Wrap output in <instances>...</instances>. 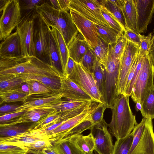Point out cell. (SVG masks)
<instances>
[{"instance_id":"11","label":"cell","mask_w":154,"mask_h":154,"mask_svg":"<svg viewBox=\"0 0 154 154\" xmlns=\"http://www.w3.org/2000/svg\"><path fill=\"white\" fill-rule=\"evenodd\" d=\"M34 13L28 14L23 17L16 27L20 38L23 56H35L34 39Z\"/></svg>"},{"instance_id":"50","label":"cell","mask_w":154,"mask_h":154,"mask_svg":"<svg viewBox=\"0 0 154 154\" xmlns=\"http://www.w3.org/2000/svg\"><path fill=\"white\" fill-rule=\"evenodd\" d=\"M19 1L20 8L26 11L35 10L36 6L40 5L46 1L43 0H24Z\"/></svg>"},{"instance_id":"15","label":"cell","mask_w":154,"mask_h":154,"mask_svg":"<svg viewBox=\"0 0 154 154\" xmlns=\"http://www.w3.org/2000/svg\"><path fill=\"white\" fill-rule=\"evenodd\" d=\"M62 98L61 95L58 93L44 96L41 98L31 99L23 102L17 109L16 112L26 111L36 109H53L54 106L63 102Z\"/></svg>"},{"instance_id":"16","label":"cell","mask_w":154,"mask_h":154,"mask_svg":"<svg viewBox=\"0 0 154 154\" xmlns=\"http://www.w3.org/2000/svg\"><path fill=\"white\" fill-rule=\"evenodd\" d=\"M45 139L48 138L45 129H38L32 130L13 137H0V143L22 147L38 140Z\"/></svg>"},{"instance_id":"33","label":"cell","mask_w":154,"mask_h":154,"mask_svg":"<svg viewBox=\"0 0 154 154\" xmlns=\"http://www.w3.org/2000/svg\"><path fill=\"white\" fill-rule=\"evenodd\" d=\"M133 138L131 132L126 137L116 139L114 145L112 154H128Z\"/></svg>"},{"instance_id":"37","label":"cell","mask_w":154,"mask_h":154,"mask_svg":"<svg viewBox=\"0 0 154 154\" xmlns=\"http://www.w3.org/2000/svg\"><path fill=\"white\" fill-rule=\"evenodd\" d=\"M99 39L98 45L91 49L97 60L105 68L108 54L109 45L100 37Z\"/></svg>"},{"instance_id":"32","label":"cell","mask_w":154,"mask_h":154,"mask_svg":"<svg viewBox=\"0 0 154 154\" xmlns=\"http://www.w3.org/2000/svg\"><path fill=\"white\" fill-rule=\"evenodd\" d=\"M140 111L143 117L151 120L154 119V87L144 100Z\"/></svg>"},{"instance_id":"4","label":"cell","mask_w":154,"mask_h":154,"mask_svg":"<svg viewBox=\"0 0 154 154\" xmlns=\"http://www.w3.org/2000/svg\"><path fill=\"white\" fill-rule=\"evenodd\" d=\"M120 58L114 55L112 45H109L106 65L104 89L102 100L106 108L112 109L118 96L117 87Z\"/></svg>"},{"instance_id":"34","label":"cell","mask_w":154,"mask_h":154,"mask_svg":"<svg viewBox=\"0 0 154 154\" xmlns=\"http://www.w3.org/2000/svg\"><path fill=\"white\" fill-rule=\"evenodd\" d=\"M25 82L27 83L29 87V97L35 95L45 96L58 94L55 93L47 86L38 82L32 80Z\"/></svg>"},{"instance_id":"46","label":"cell","mask_w":154,"mask_h":154,"mask_svg":"<svg viewBox=\"0 0 154 154\" xmlns=\"http://www.w3.org/2000/svg\"><path fill=\"white\" fill-rule=\"evenodd\" d=\"M53 146L51 142L48 139L42 140L21 147L27 151L41 152L48 147Z\"/></svg>"},{"instance_id":"62","label":"cell","mask_w":154,"mask_h":154,"mask_svg":"<svg viewBox=\"0 0 154 154\" xmlns=\"http://www.w3.org/2000/svg\"><path fill=\"white\" fill-rule=\"evenodd\" d=\"M92 154H94V153H93Z\"/></svg>"},{"instance_id":"42","label":"cell","mask_w":154,"mask_h":154,"mask_svg":"<svg viewBox=\"0 0 154 154\" xmlns=\"http://www.w3.org/2000/svg\"><path fill=\"white\" fill-rule=\"evenodd\" d=\"M147 119L143 117L141 122L138 124L132 131L133 135L132 144L128 154L134 150L140 140L146 127Z\"/></svg>"},{"instance_id":"10","label":"cell","mask_w":154,"mask_h":154,"mask_svg":"<svg viewBox=\"0 0 154 154\" xmlns=\"http://www.w3.org/2000/svg\"><path fill=\"white\" fill-rule=\"evenodd\" d=\"M139 51V47L127 40L125 50L120 58L117 87L118 95L124 93L128 75Z\"/></svg>"},{"instance_id":"7","label":"cell","mask_w":154,"mask_h":154,"mask_svg":"<svg viewBox=\"0 0 154 154\" xmlns=\"http://www.w3.org/2000/svg\"><path fill=\"white\" fill-rule=\"evenodd\" d=\"M68 78L88 94L93 101L103 103L93 73L88 71L80 63H76L73 71Z\"/></svg>"},{"instance_id":"49","label":"cell","mask_w":154,"mask_h":154,"mask_svg":"<svg viewBox=\"0 0 154 154\" xmlns=\"http://www.w3.org/2000/svg\"><path fill=\"white\" fill-rule=\"evenodd\" d=\"M123 35L127 40L132 42L140 48L142 35L127 28L124 30Z\"/></svg>"},{"instance_id":"20","label":"cell","mask_w":154,"mask_h":154,"mask_svg":"<svg viewBox=\"0 0 154 154\" xmlns=\"http://www.w3.org/2000/svg\"><path fill=\"white\" fill-rule=\"evenodd\" d=\"M130 154H154V133L152 120L147 119L141 138Z\"/></svg>"},{"instance_id":"17","label":"cell","mask_w":154,"mask_h":154,"mask_svg":"<svg viewBox=\"0 0 154 154\" xmlns=\"http://www.w3.org/2000/svg\"><path fill=\"white\" fill-rule=\"evenodd\" d=\"M60 78L61 86L59 93L62 97L73 101H93L88 94L69 78L63 74Z\"/></svg>"},{"instance_id":"6","label":"cell","mask_w":154,"mask_h":154,"mask_svg":"<svg viewBox=\"0 0 154 154\" xmlns=\"http://www.w3.org/2000/svg\"><path fill=\"white\" fill-rule=\"evenodd\" d=\"M33 19L35 56L51 65L49 52L50 27L36 12L33 14Z\"/></svg>"},{"instance_id":"3","label":"cell","mask_w":154,"mask_h":154,"mask_svg":"<svg viewBox=\"0 0 154 154\" xmlns=\"http://www.w3.org/2000/svg\"><path fill=\"white\" fill-rule=\"evenodd\" d=\"M36 12L41 15L48 26L53 27L59 31L67 46L79 31L73 21L70 11L54 8L47 1L42 5L36 6Z\"/></svg>"},{"instance_id":"48","label":"cell","mask_w":154,"mask_h":154,"mask_svg":"<svg viewBox=\"0 0 154 154\" xmlns=\"http://www.w3.org/2000/svg\"><path fill=\"white\" fill-rule=\"evenodd\" d=\"M127 42V40L123 35L118 39L116 43L112 45L115 56L120 58L125 50Z\"/></svg>"},{"instance_id":"30","label":"cell","mask_w":154,"mask_h":154,"mask_svg":"<svg viewBox=\"0 0 154 154\" xmlns=\"http://www.w3.org/2000/svg\"><path fill=\"white\" fill-rule=\"evenodd\" d=\"M49 52L51 65L63 74L61 55L51 31L49 37Z\"/></svg>"},{"instance_id":"24","label":"cell","mask_w":154,"mask_h":154,"mask_svg":"<svg viewBox=\"0 0 154 154\" xmlns=\"http://www.w3.org/2000/svg\"><path fill=\"white\" fill-rule=\"evenodd\" d=\"M15 75L22 79L24 82L32 80L40 82L48 87L55 93H59L61 86L60 80L59 77L27 74Z\"/></svg>"},{"instance_id":"9","label":"cell","mask_w":154,"mask_h":154,"mask_svg":"<svg viewBox=\"0 0 154 154\" xmlns=\"http://www.w3.org/2000/svg\"><path fill=\"white\" fill-rule=\"evenodd\" d=\"M97 0H71L69 9L74 10L94 24L110 27L103 16Z\"/></svg>"},{"instance_id":"38","label":"cell","mask_w":154,"mask_h":154,"mask_svg":"<svg viewBox=\"0 0 154 154\" xmlns=\"http://www.w3.org/2000/svg\"><path fill=\"white\" fill-rule=\"evenodd\" d=\"M29 97L26 94L21 93L14 90L0 92L1 104L3 102L11 103L18 101L24 102Z\"/></svg>"},{"instance_id":"36","label":"cell","mask_w":154,"mask_h":154,"mask_svg":"<svg viewBox=\"0 0 154 154\" xmlns=\"http://www.w3.org/2000/svg\"><path fill=\"white\" fill-rule=\"evenodd\" d=\"M106 108L105 105L103 103L93 101L92 102L89 108V111L94 125L102 121L103 113Z\"/></svg>"},{"instance_id":"41","label":"cell","mask_w":154,"mask_h":154,"mask_svg":"<svg viewBox=\"0 0 154 154\" xmlns=\"http://www.w3.org/2000/svg\"><path fill=\"white\" fill-rule=\"evenodd\" d=\"M93 125L90 115L87 118L72 128L63 138H68L74 135L81 134L83 131L90 130Z\"/></svg>"},{"instance_id":"26","label":"cell","mask_w":154,"mask_h":154,"mask_svg":"<svg viewBox=\"0 0 154 154\" xmlns=\"http://www.w3.org/2000/svg\"><path fill=\"white\" fill-rule=\"evenodd\" d=\"M34 123H21L0 126V137L16 136L33 130Z\"/></svg>"},{"instance_id":"51","label":"cell","mask_w":154,"mask_h":154,"mask_svg":"<svg viewBox=\"0 0 154 154\" xmlns=\"http://www.w3.org/2000/svg\"><path fill=\"white\" fill-rule=\"evenodd\" d=\"M26 111H18L5 114L0 116V124H3L19 117Z\"/></svg>"},{"instance_id":"43","label":"cell","mask_w":154,"mask_h":154,"mask_svg":"<svg viewBox=\"0 0 154 154\" xmlns=\"http://www.w3.org/2000/svg\"><path fill=\"white\" fill-rule=\"evenodd\" d=\"M97 60L91 48L85 53L80 63L88 71L93 73Z\"/></svg>"},{"instance_id":"63","label":"cell","mask_w":154,"mask_h":154,"mask_svg":"<svg viewBox=\"0 0 154 154\" xmlns=\"http://www.w3.org/2000/svg\"></svg>"},{"instance_id":"52","label":"cell","mask_w":154,"mask_h":154,"mask_svg":"<svg viewBox=\"0 0 154 154\" xmlns=\"http://www.w3.org/2000/svg\"><path fill=\"white\" fill-rule=\"evenodd\" d=\"M20 105L16 104L5 105L1 106L0 108V114L1 116L14 112Z\"/></svg>"},{"instance_id":"57","label":"cell","mask_w":154,"mask_h":154,"mask_svg":"<svg viewBox=\"0 0 154 154\" xmlns=\"http://www.w3.org/2000/svg\"><path fill=\"white\" fill-rule=\"evenodd\" d=\"M42 152L43 154H57L53 148V145L46 148Z\"/></svg>"},{"instance_id":"45","label":"cell","mask_w":154,"mask_h":154,"mask_svg":"<svg viewBox=\"0 0 154 154\" xmlns=\"http://www.w3.org/2000/svg\"><path fill=\"white\" fill-rule=\"evenodd\" d=\"M102 14L110 27L123 34L124 29L117 20L104 7L101 8Z\"/></svg>"},{"instance_id":"40","label":"cell","mask_w":154,"mask_h":154,"mask_svg":"<svg viewBox=\"0 0 154 154\" xmlns=\"http://www.w3.org/2000/svg\"><path fill=\"white\" fill-rule=\"evenodd\" d=\"M103 6L117 20L124 30L128 28L122 9L112 2L110 0H104Z\"/></svg>"},{"instance_id":"31","label":"cell","mask_w":154,"mask_h":154,"mask_svg":"<svg viewBox=\"0 0 154 154\" xmlns=\"http://www.w3.org/2000/svg\"><path fill=\"white\" fill-rule=\"evenodd\" d=\"M52 144L57 154H83L67 139L59 140Z\"/></svg>"},{"instance_id":"29","label":"cell","mask_w":154,"mask_h":154,"mask_svg":"<svg viewBox=\"0 0 154 154\" xmlns=\"http://www.w3.org/2000/svg\"><path fill=\"white\" fill-rule=\"evenodd\" d=\"M24 82L22 79L15 75H0V92L14 90Z\"/></svg>"},{"instance_id":"8","label":"cell","mask_w":154,"mask_h":154,"mask_svg":"<svg viewBox=\"0 0 154 154\" xmlns=\"http://www.w3.org/2000/svg\"><path fill=\"white\" fill-rule=\"evenodd\" d=\"M21 9L18 0H8L0 19V40L11 35L21 19Z\"/></svg>"},{"instance_id":"25","label":"cell","mask_w":154,"mask_h":154,"mask_svg":"<svg viewBox=\"0 0 154 154\" xmlns=\"http://www.w3.org/2000/svg\"><path fill=\"white\" fill-rule=\"evenodd\" d=\"M127 27L138 33L137 29V14L134 0H125L122 9Z\"/></svg>"},{"instance_id":"53","label":"cell","mask_w":154,"mask_h":154,"mask_svg":"<svg viewBox=\"0 0 154 154\" xmlns=\"http://www.w3.org/2000/svg\"><path fill=\"white\" fill-rule=\"evenodd\" d=\"M76 62L69 57L66 65L64 75L68 77L73 71Z\"/></svg>"},{"instance_id":"19","label":"cell","mask_w":154,"mask_h":154,"mask_svg":"<svg viewBox=\"0 0 154 154\" xmlns=\"http://www.w3.org/2000/svg\"><path fill=\"white\" fill-rule=\"evenodd\" d=\"M23 56L19 35L17 32L11 34L0 44L1 59H13Z\"/></svg>"},{"instance_id":"54","label":"cell","mask_w":154,"mask_h":154,"mask_svg":"<svg viewBox=\"0 0 154 154\" xmlns=\"http://www.w3.org/2000/svg\"><path fill=\"white\" fill-rule=\"evenodd\" d=\"M14 90L21 93L27 94L29 96V88L28 84L26 82H23L18 88Z\"/></svg>"},{"instance_id":"27","label":"cell","mask_w":154,"mask_h":154,"mask_svg":"<svg viewBox=\"0 0 154 154\" xmlns=\"http://www.w3.org/2000/svg\"><path fill=\"white\" fill-rule=\"evenodd\" d=\"M51 32L54 38L60 54L64 75L66 65L69 57L67 46L61 34L59 31L53 27H50Z\"/></svg>"},{"instance_id":"44","label":"cell","mask_w":154,"mask_h":154,"mask_svg":"<svg viewBox=\"0 0 154 154\" xmlns=\"http://www.w3.org/2000/svg\"><path fill=\"white\" fill-rule=\"evenodd\" d=\"M153 34L149 33L147 35H142L138 56L143 58L149 54L151 47Z\"/></svg>"},{"instance_id":"21","label":"cell","mask_w":154,"mask_h":154,"mask_svg":"<svg viewBox=\"0 0 154 154\" xmlns=\"http://www.w3.org/2000/svg\"><path fill=\"white\" fill-rule=\"evenodd\" d=\"M69 56L77 63H80L86 52L91 47L79 31L67 46Z\"/></svg>"},{"instance_id":"14","label":"cell","mask_w":154,"mask_h":154,"mask_svg":"<svg viewBox=\"0 0 154 154\" xmlns=\"http://www.w3.org/2000/svg\"><path fill=\"white\" fill-rule=\"evenodd\" d=\"M137 14V29L141 34L146 32L154 12V0H134Z\"/></svg>"},{"instance_id":"5","label":"cell","mask_w":154,"mask_h":154,"mask_svg":"<svg viewBox=\"0 0 154 154\" xmlns=\"http://www.w3.org/2000/svg\"><path fill=\"white\" fill-rule=\"evenodd\" d=\"M154 63L149 54L143 58L141 68L134 85L131 97L141 105L154 85Z\"/></svg>"},{"instance_id":"39","label":"cell","mask_w":154,"mask_h":154,"mask_svg":"<svg viewBox=\"0 0 154 154\" xmlns=\"http://www.w3.org/2000/svg\"><path fill=\"white\" fill-rule=\"evenodd\" d=\"M93 73L97 87L103 98L104 89L105 71L104 66L97 60L94 66Z\"/></svg>"},{"instance_id":"61","label":"cell","mask_w":154,"mask_h":154,"mask_svg":"<svg viewBox=\"0 0 154 154\" xmlns=\"http://www.w3.org/2000/svg\"><path fill=\"white\" fill-rule=\"evenodd\" d=\"M136 104V110L137 111H138L139 110H140L141 108V105L140 104L138 103H137Z\"/></svg>"},{"instance_id":"13","label":"cell","mask_w":154,"mask_h":154,"mask_svg":"<svg viewBox=\"0 0 154 154\" xmlns=\"http://www.w3.org/2000/svg\"><path fill=\"white\" fill-rule=\"evenodd\" d=\"M69 10L73 22L91 48L97 46L100 39L95 24L76 11Z\"/></svg>"},{"instance_id":"1","label":"cell","mask_w":154,"mask_h":154,"mask_svg":"<svg viewBox=\"0 0 154 154\" xmlns=\"http://www.w3.org/2000/svg\"><path fill=\"white\" fill-rule=\"evenodd\" d=\"M0 75L27 74L60 78L63 74L35 56H23L13 59L0 58Z\"/></svg>"},{"instance_id":"58","label":"cell","mask_w":154,"mask_h":154,"mask_svg":"<svg viewBox=\"0 0 154 154\" xmlns=\"http://www.w3.org/2000/svg\"><path fill=\"white\" fill-rule=\"evenodd\" d=\"M49 1L50 2L49 3L52 7L57 10H60L58 0H50Z\"/></svg>"},{"instance_id":"28","label":"cell","mask_w":154,"mask_h":154,"mask_svg":"<svg viewBox=\"0 0 154 154\" xmlns=\"http://www.w3.org/2000/svg\"><path fill=\"white\" fill-rule=\"evenodd\" d=\"M95 25L99 37L109 45L116 43L119 38L123 35L111 27Z\"/></svg>"},{"instance_id":"60","label":"cell","mask_w":154,"mask_h":154,"mask_svg":"<svg viewBox=\"0 0 154 154\" xmlns=\"http://www.w3.org/2000/svg\"><path fill=\"white\" fill-rule=\"evenodd\" d=\"M26 154H43L42 152H31L27 151Z\"/></svg>"},{"instance_id":"22","label":"cell","mask_w":154,"mask_h":154,"mask_svg":"<svg viewBox=\"0 0 154 154\" xmlns=\"http://www.w3.org/2000/svg\"><path fill=\"white\" fill-rule=\"evenodd\" d=\"M54 110L53 109H36L26 111L19 117L3 124H0V126L21 123H36L53 112Z\"/></svg>"},{"instance_id":"2","label":"cell","mask_w":154,"mask_h":154,"mask_svg":"<svg viewBox=\"0 0 154 154\" xmlns=\"http://www.w3.org/2000/svg\"><path fill=\"white\" fill-rule=\"evenodd\" d=\"M129 97L124 94H119L111 109L112 119L107 126L116 139L127 136L138 124L130 108Z\"/></svg>"},{"instance_id":"12","label":"cell","mask_w":154,"mask_h":154,"mask_svg":"<svg viewBox=\"0 0 154 154\" xmlns=\"http://www.w3.org/2000/svg\"><path fill=\"white\" fill-rule=\"evenodd\" d=\"M104 119L94 125L90 130L94 140V150L98 154H112L114 145L112 138Z\"/></svg>"},{"instance_id":"59","label":"cell","mask_w":154,"mask_h":154,"mask_svg":"<svg viewBox=\"0 0 154 154\" xmlns=\"http://www.w3.org/2000/svg\"><path fill=\"white\" fill-rule=\"evenodd\" d=\"M8 0H0V12L3 11L4 8Z\"/></svg>"},{"instance_id":"35","label":"cell","mask_w":154,"mask_h":154,"mask_svg":"<svg viewBox=\"0 0 154 154\" xmlns=\"http://www.w3.org/2000/svg\"><path fill=\"white\" fill-rule=\"evenodd\" d=\"M61 116L59 111L55 110L33 125V130L45 129L49 126L62 121Z\"/></svg>"},{"instance_id":"18","label":"cell","mask_w":154,"mask_h":154,"mask_svg":"<svg viewBox=\"0 0 154 154\" xmlns=\"http://www.w3.org/2000/svg\"><path fill=\"white\" fill-rule=\"evenodd\" d=\"M89 108L78 115L67 119L58 127L48 133L47 135L48 140L53 143L64 138L75 126L89 116Z\"/></svg>"},{"instance_id":"23","label":"cell","mask_w":154,"mask_h":154,"mask_svg":"<svg viewBox=\"0 0 154 154\" xmlns=\"http://www.w3.org/2000/svg\"><path fill=\"white\" fill-rule=\"evenodd\" d=\"M66 139H68L83 154L93 153L95 149V143L94 137L91 133L87 135H83L81 134Z\"/></svg>"},{"instance_id":"47","label":"cell","mask_w":154,"mask_h":154,"mask_svg":"<svg viewBox=\"0 0 154 154\" xmlns=\"http://www.w3.org/2000/svg\"><path fill=\"white\" fill-rule=\"evenodd\" d=\"M26 151L21 147L0 143V154H26Z\"/></svg>"},{"instance_id":"56","label":"cell","mask_w":154,"mask_h":154,"mask_svg":"<svg viewBox=\"0 0 154 154\" xmlns=\"http://www.w3.org/2000/svg\"><path fill=\"white\" fill-rule=\"evenodd\" d=\"M153 33L152 38V45L149 52V55L154 63V28L153 29Z\"/></svg>"},{"instance_id":"55","label":"cell","mask_w":154,"mask_h":154,"mask_svg":"<svg viewBox=\"0 0 154 154\" xmlns=\"http://www.w3.org/2000/svg\"><path fill=\"white\" fill-rule=\"evenodd\" d=\"M60 10L67 11H70L69 5L71 0H58Z\"/></svg>"}]
</instances>
